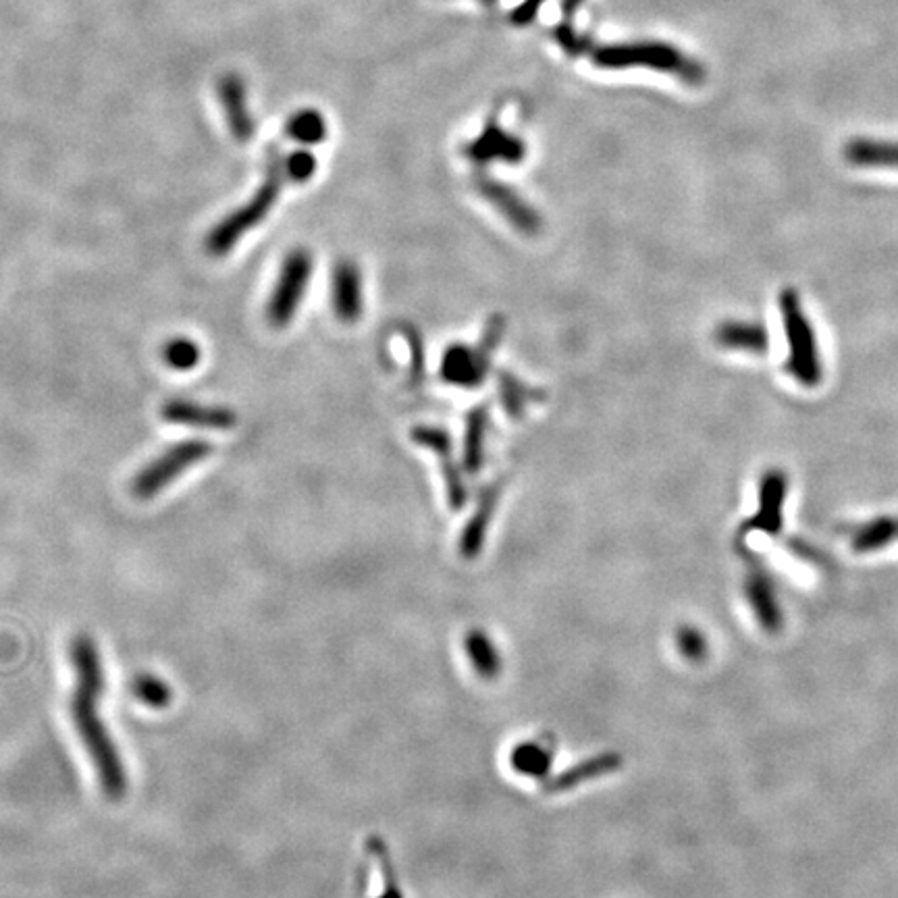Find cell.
<instances>
[{
  "mask_svg": "<svg viewBox=\"0 0 898 898\" xmlns=\"http://www.w3.org/2000/svg\"><path fill=\"white\" fill-rule=\"evenodd\" d=\"M497 497H499V485H492L489 489H485V493H481L475 514L468 520V525L464 526V533H462V539H460V554L464 558H476L481 554V549L485 545L487 530L492 525Z\"/></svg>",
  "mask_w": 898,
  "mask_h": 898,
  "instance_id": "cell-16",
  "label": "cell"
},
{
  "mask_svg": "<svg viewBox=\"0 0 898 898\" xmlns=\"http://www.w3.org/2000/svg\"><path fill=\"white\" fill-rule=\"evenodd\" d=\"M715 341L734 352H745L763 357L767 354L770 348V336L762 322L753 321H726L715 329Z\"/></svg>",
  "mask_w": 898,
  "mask_h": 898,
  "instance_id": "cell-13",
  "label": "cell"
},
{
  "mask_svg": "<svg viewBox=\"0 0 898 898\" xmlns=\"http://www.w3.org/2000/svg\"><path fill=\"white\" fill-rule=\"evenodd\" d=\"M618 755H601V757H593L589 762L578 763L577 767L564 772L559 778L554 780V784L547 786V791L551 793H561V791H570L578 786L585 780L595 778V776H603L611 770L618 767Z\"/></svg>",
  "mask_w": 898,
  "mask_h": 898,
  "instance_id": "cell-20",
  "label": "cell"
},
{
  "mask_svg": "<svg viewBox=\"0 0 898 898\" xmlns=\"http://www.w3.org/2000/svg\"><path fill=\"white\" fill-rule=\"evenodd\" d=\"M220 101L225 109V117L229 123L231 136L238 142H248L255 137V120L250 115L248 101H246V87L236 75H229L220 82Z\"/></svg>",
  "mask_w": 898,
  "mask_h": 898,
  "instance_id": "cell-12",
  "label": "cell"
},
{
  "mask_svg": "<svg viewBox=\"0 0 898 898\" xmlns=\"http://www.w3.org/2000/svg\"><path fill=\"white\" fill-rule=\"evenodd\" d=\"M466 651H468V658L473 661V665H475V670L481 677L492 679L499 672L502 660H499L492 641L485 634H481L478 630L468 634Z\"/></svg>",
  "mask_w": 898,
  "mask_h": 898,
  "instance_id": "cell-23",
  "label": "cell"
},
{
  "mask_svg": "<svg viewBox=\"0 0 898 898\" xmlns=\"http://www.w3.org/2000/svg\"><path fill=\"white\" fill-rule=\"evenodd\" d=\"M843 156L861 169H898V142L857 137L845 144Z\"/></svg>",
  "mask_w": 898,
  "mask_h": 898,
  "instance_id": "cell-14",
  "label": "cell"
},
{
  "mask_svg": "<svg viewBox=\"0 0 898 898\" xmlns=\"http://www.w3.org/2000/svg\"><path fill=\"white\" fill-rule=\"evenodd\" d=\"M554 763V745L549 739L530 741L525 745L516 746L512 753V767L530 778H543Z\"/></svg>",
  "mask_w": 898,
  "mask_h": 898,
  "instance_id": "cell-19",
  "label": "cell"
},
{
  "mask_svg": "<svg viewBox=\"0 0 898 898\" xmlns=\"http://www.w3.org/2000/svg\"><path fill=\"white\" fill-rule=\"evenodd\" d=\"M331 308L345 324H354L362 317V275L354 260H340L331 272Z\"/></svg>",
  "mask_w": 898,
  "mask_h": 898,
  "instance_id": "cell-9",
  "label": "cell"
},
{
  "mask_svg": "<svg viewBox=\"0 0 898 898\" xmlns=\"http://www.w3.org/2000/svg\"><path fill=\"white\" fill-rule=\"evenodd\" d=\"M780 312L788 341V358L784 364L786 373L805 388H817L824 376L819 348L814 327L807 319L795 289H784L780 293Z\"/></svg>",
  "mask_w": 898,
  "mask_h": 898,
  "instance_id": "cell-3",
  "label": "cell"
},
{
  "mask_svg": "<svg viewBox=\"0 0 898 898\" xmlns=\"http://www.w3.org/2000/svg\"><path fill=\"white\" fill-rule=\"evenodd\" d=\"M203 358V350L196 341L187 338H175L163 348V360L173 371H192Z\"/></svg>",
  "mask_w": 898,
  "mask_h": 898,
  "instance_id": "cell-24",
  "label": "cell"
},
{
  "mask_svg": "<svg viewBox=\"0 0 898 898\" xmlns=\"http://www.w3.org/2000/svg\"><path fill=\"white\" fill-rule=\"evenodd\" d=\"M788 489V478L782 471H767L760 483V508L746 528L774 535L782 525V508Z\"/></svg>",
  "mask_w": 898,
  "mask_h": 898,
  "instance_id": "cell-11",
  "label": "cell"
},
{
  "mask_svg": "<svg viewBox=\"0 0 898 898\" xmlns=\"http://www.w3.org/2000/svg\"><path fill=\"white\" fill-rule=\"evenodd\" d=\"M289 137H293L300 144H319L324 140L327 125L319 113L305 111L293 115L288 123Z\"/></svg>",
  "mask_w": 898,
  "mask_h": 898,
  "instance_id": "cell-25",
  "label": "cell"
},
{
  "mask_svg": "<svg viewBox=\"0 0 898 898\" xmlns=\"http://www.w3.org/2000/svg\"><path fill=\"white\" fill-rule=\"evenodd\" d=\"M525 154V148L518 140L506 136L499 130H489L483 136L476 140L475 144L468 148V156L476 161V163H489L493 158L499 161H520Z\"/></svg>",
  "mask_w": 898,
  "mask_h": 898,
  "instance_id": "cell-18",
  "label": "cell"
},
{
  "mask_svg": "<svg viewBox=\"0 0 898 898\" xmlns=\"http://www.w3.org/2000/svg\"><path fill=\"white\" fill-rule=\"evenodd\" d=\"M379 898H404L402 897V892H400V888L395 886V881H393V874H391V869H388V890L381 895Z\"/></svg>",
  "mask_w": 898,
  "mask_h": 898,
  "instance_id": "cell-29",
  "label": "cell"
},
{
  "mask_svg": "<svg viewBox=\"0 0 898 898\" xmlns=\"http://www.w3.org/2000/svg\"><path fill=\"white\" fill-rule=\"evenodd\" d=\"M407 343H410V352H412V367H410V381H421L424 373V352L423 341L419 338V331L414 329H406Z\"/></svg>",
  "mask_w": 898,
  "mask_h": 898,
  "instance_id": "cell-27",
  "label": "cell"
},
{
  "mask_svg": "<svg viewBox=\"0 0 898 898\" xmlns=\"http://www.w3.org/2000/svg\"><path fill=\"white\" fill-rule=\"evenodd\" d=\"M161 419L171 424H184L196 429H215L227 431L236 426V412L225 406H204L189 400H171L161 407Z\"/></svg>",
  "mask_w": 898,
  "mask_h": 898,
  "instance_id": "cell-10",
  "label": "cell"
},
{
  "mask_svg": "<svg viewBox=\"0 0 898 898\" xmlns=\"http://www.w3.org/2000/svg\"><path fill=\"white\" fill-rule=\"evenodd\" d=\"M286 175H288L286 161L279 158L277 154H271L265 179L256 189L255 196L244 206H239L236 213L227 215L219 225H215L210 229V234L206 238V250L213 256L229 255L238 246L239 239L267 219V215L271 213L272 206L281 194Z\"/></svg>",
  "mask_w": 898,
  "mask_h": 898,
  "instance_id": "cell-2",
  "label": "cell"
},
{
  "mask_svg": "<svg viewBox=\"0 0 898 898\" xmlns=\"http://www.w3.org/2000/svg\"><path fill=\"white\" fill-rule=\"evenodd\" d=\"M213 454V445L204 440H189L175 443L165 454L142 468L134 478L132 489L140 499H151L156 493L167 489L177 476L184 475L194 464Z\"/></svg>",
  "mask_w": 898,
  "mask_h": 898,
  "instance_id": "cell-6",
  "label": "cell"
},
{
  "mask_svg": "<svg viewBox=\"0 0 898 898\" xmlns=\"http://www.w3.org/2000/svg\"><path fill=\"white\" fill-rule=\"evenodd\" d=\"M314 260L306 248L291 250L277 275L275 288L267 305V319L275 329H283L293 321L298 308L305 302L308 283L312 277Z\"/></svg>",
  "mask_w": 898,
  "mask_h": 898,
  "instance_id": "cell-5",
  "label": "cell"
},
{
  "mask_svg": "<svg viewBox=\"0 0 898 898\" xmlns=\"http://www.w3.org/2000/svg\"><path fill=\"white\" fill-rule=\"evenodd\" d=\"M102 693L104 691L75 684V693L71 699V720L90 762L94 765L102 793L111 801H120L127 793V772L121 760L120 749L111 739L99 713Z\"/></svg>",
  "mask_w": 898,
  "mask_h": 898,
  "instance_id": "cell-1",
  "label": "cell"
},
{
  "mask_svg": "<svg viewBox=\"0 0 898 898\" xmlns=\"http://www.w3.org/2000/svg\"><path fill=\"white\" fill-rule=\"evenodd\" d=\"M478 192L512 227L520 229L526 236H535L541 231L543 220L539 213L533 206H528L514 189L492 179H481Z\"/></svg>",
  "mask_w": 898,
  "mask_h": 898,
  "instance_id": "cell-8",
  "label": "cell"
},
{
  "mask_svg": "<svg viewBox=\"0 0 898 898\" xmlns=\"http://www.w3.org/2000/svg\"><path fill=\"white\" fill-rule=\"evenodd\" d=\"M132 695L151 710H165L171 705L173 691L165 680L153 674H140L132 680Z\"/></svg>",
  "mask_w": 898,
  "mask_h": 898,
  "instance_id": "cell-22",
  "label": "cell"
},
{
  "mask_svg": "<svg viewBox=\"0 0 898 898\" xmlns=\"http://www.w3.org/2000/svg\"><path fill=\"white\" fill-rule=\"evenodd\" d=\"M314 171H317V158L306 151L289 154L286 158V173L291 182L305 184L314 175Z\"/></svg>",
  "mask_w": 898,
  "mask_h": 898,
  "instance_id": "cell-26",
  "label": "cell"
},
{
  "mask_svg": "<svg viewBox=\"0 0 898 898\" xmlns=\"http://www.w3.org/2000/svg\"><path fill=\"white\" fill-rule=\"evenodd\" d=\"M489 426H492L489 406H478L466 414L462 462H464V471L471 475H476L485 464V445H487Z\"/></svg>",
  "mask_w": 898,
  "mask_h": 898,
  "instance_id": "cell-15",
  "label": "cell"
},
{
  "mask_svg": "<svg viewBox=\"0 0 898 898\" xmlns=\"http://www.w3.org/2000/svg\"><path fill=\"white\" fill-rule=\"evenodd\" d=\"M504 327H506L504 317L495 314L492 321L487 322L483 340L478 345L454 343V345L445 348L443 358H441V379L447 385H456V388H466V390L478 388L489 373L493 350L504 338Z\"/></svg>",
  "mask_w": 898,
  "mask_h": 898,
  "instance_id": "cell-4",
  "label": "cell"
},
{
  "mask_svg": "<svg viewBox=\"0 0 898 898\" xmlns=\"http://www.w3.org/2000/svg\"><path fill=\"white\" fill-rule=\"evenodd\" d=\"M679 647L680 651H682L687 658H691V660L701 658L703 651H705L703 637H701L696 630H693V628H680Z\"/></svg>",
  "mask_w": 898,
  "mask_h": 898,
  "instance_id": "cell-28",
  "label": "cell"
},
{
  "mask_svg": "<svg viewBox=\"0 0 898 898\" xmlns=\"http://www.w3.org/2000/svg\"><path fill=\"white\" fill-rule=\"evenodd\" d=\"M499 390H502V404L506 407L509 419H520L525 414L526 404L537 402L543 398L541 391L526 388L520 379L514 374H499Z\"/></svg>",
  "mask_w": 898,
  "mask_h": 898,
  "instance_id": "cell-21",
  "label": "cell"
},
{
  "mask_svg": "<svg viewBox=\"0 0 898 898\" xmlns=\"http://www.w3.org/2000/svg\"><path fill=\"white\" fill-rule=\"evenodd\" d=\"M412 440L440 458L441 475H443L445 489H447V504L454 509L464 508V504L468 499V489L462 478L464 466H458V460L454 456L452 437L435 426H416L412 431Z\"/></svg>",
  "mask_w": 898,
  "mask_h": 898,
  "instance_id": "cell-7",
  "label": "cell"
},
{
  "mask_svg": "<svg viewBox=\"0 0 898 898\" xmlns=\"http://www.w3.org/2000/svg\"><path fill=\"white\" fill-rule=\"evenodd\" d=\"M71 661L75 672V684L104 691V668L99 647L90 637H78L71 644Z\"/></svg>",
  "mask_w": 898,
  "mask_h": 898,
  "instance_id": "cell-17",
  "label": "cell"
}]
</instances>
